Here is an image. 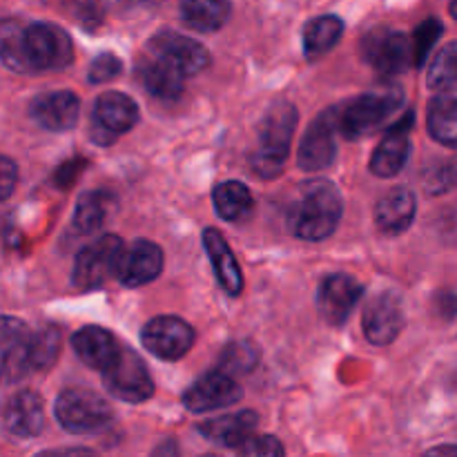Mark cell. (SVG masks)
Masks as SVG:
<instances>
[{
  "label": "cell",
  "mask_w": 457,
  "mask_h": 457,
  "mask_svg": "<svg viewBox=\"0 0 457 457\" xmlns=\"http://www.w3.org/2000/svg\"><path fill=\"white\" fill-rule=\"evenodd\" d=\"M344 201L337 187L326 179H308L295 190L288 205V228L297 239L321 241L337 228Z\"/></svg>",
  "instance_id": "obj_1"
},
{
  "label": "cell",
  "mask_w": 457,
  "mask_h": 457,
  "mask_svg": "<svg viewBox=\"0 0 457 457\" xmlns=\"http://www.w3.org/2000/svg\"><path fill=\"white\" fill-rule=\"evenodd\" d=\"M297 110L290 103H277L262 119L257 150L250 156V163L257 177L275 179L284 172L290 154L295 128H297Z\"/></svg>",
  "instance_id": "obj_2"
},
{
  "label": "cell",
  "mask_w": 457,
  "mask_h": 457,
  "mask_svg": "<svg viewBox=\"0 0 457 457\" xmlns=\"http://www.w3.org/2000/svg\"><path fill=\"white\" fill-rule=\"evenodd\" d=\"M402 107L404 92L397 85H379L339 110V132L351 141H360L384 128Z\"/></svg>",
  "instance_id": "obj_3"
},
{
  "label": "cell",
  "mask_w": 457,
  "mask_h": 457,
  "mask_svg": "<svg viewBox=\"0 0 457 457\" xmlns=\"http://www.w3.org/2000/svg\"><path fill=\"white\" fill-rule=\"evenodd\" d=\"M22 52L31 71L65 70L74 61V45L70 34L54 22H25Z\"/></svg>",
  "instance_id": "obj_4"
},
{
  "label": "cell",
  "mask_w": 457,
  "mask_h": 457,
  "mask_svg": "<svg viewBox=\"0 0 457 457\" xmlns=\"http://www.w3.org/2000/svg\"><path fill=\"white\" fill-rule=\"evenodd\" d=\"M56 420L65 431L85 436V433H96L112 422L110 404L87 388H67L58 395L54 406Z\"/></svg>",
  "instance_id": "obj_5"
},
{
  "label": "cell",
  "mask_w": 457,
  "mask_h": 457,
  "mask_svg": "<svg viewBox=\"0 0 457 457\" xmlns=\"http://www.w3.org/2000/svg\"><path fill=\"white\" fill-rule=\"evenodd\" d=\"M34 373V330L16 317H0V384Z\"/></svg>",
  "instance_id": "obj_6"
},
{
  "label": "cell",
  "mask_w": 457,
  "mask_h": 457,
  "mask_svg": "<svg viewBox=\"0 0 457 457\" xmlns=\"http://www.w3.org/2000/svg\"><path fill=\"white\" fill-rule=\"evenodd\" d=\"M103 382L112 395L128 404H141L154 395V382H152L145 361L125 346L120 348L114 364L103 373Z\"/></svg>",
  "instance_id": "obj_7"
},
{
  "label": "cell",
  "mask_w": 457,
  "mask_h": 457,
  "mask_svg": "<svg viewBox=\"0 0 457 457\" xmlns=\"http://www.w3.org/2000/svg\"><path fill=\"white\" fill-rule=\"evenodd\" d=\"M337 132H339V107H328L321 112L311 128L303 134L297 150L299 168L306 172H320L335 161L337 154Z\"/></svg>",
  "instance_id": "obj_8"
},
{
  "label": "cell",
  "mask_w": 457,
  "mask_h": 457,
  "mask_svg": "<svg viewBox=\"0 0 457 457\" xmlns=\"http://www.w3.org/2000/svg\"><path fill=\"white\" fill-rule=\"evenodd\" d=\"M361 54H364V61L384 76L402 74L413 62L409 36L404 31L388 29V27L369 31L361 40Z\"/></svg>",
  "instance_id": "obj_9"
},
{
  "label": "cell",
  "mask_w": 457,
  "mask_h": 457,
  "mask_svg": "<svg viewBox=\"0 0 457 457\" xmlns=\"http://www.w3.org/2000/svg\"><path fill=\"white\" fill-rule=\"evenodd\" d=\"M123 241L116 235H103L79 253L74 263V284L83 290L98 288L116 275Z\"/></svg>",
  "instance_id": "obj_10"
},
{
  "label": "cell",
  "mask_w": 457,
  "mask_h": 457,
  "mask_svg": "<svg viewBox=\"0 0 457 457\" xmlns=\"http://www.w3.org/2000/svg\"><path fill=\"white\" fill-rule=\"evenodd\" d=\"M147 56L165 62L174 71L186 76L199 74L210 62V54L199 40L190 36L177 34V31H161L147 43Z\"/></svg>",
  "instance_id": "obj_11"
},
{
  "label": "cell",
  "mask_w": 457,
  "mask_h": 457,
  "mask_svg": "<svg viewBox=\"0 0 457 457\" xmlns=\"http://www.w3.org/2000/svg\"><path fill=\"white\" fill-rule=\"evenodd\" d=\"M138 120V107L128 94L105 92L96 98L92 112L94 143L110 145L116 137L129 132Z\"/></svg>",
  "instance_id": "obj_12"
},
{
  "label": "cell",
  "mask_w": 457,
  "mask_h": 457,
  "mask_svg": "<svg viewBox=\"0 0 457 457\" xmlns=\"http://www.w3.org/2000/svg\"><path fill=\"white\" fill-rule=\"evenodd\" d=\"M141 342L145 351H150L159 360L177 361L195 344V330L181 317L161 315L147 321L141 333Z\"/></svg>",
  "instance_id": "obj_13"
},
{
  "label": "cell",
  "mask_w": 457,
  "mask_h": 457,
  "mask_svg": "<svg viewBox=\"0 0 457 457\" xmlns=\"http://www.w3.org/2000/svg\"><path fill=\"white\" fill-rule=\"evenodd\" d=\"M404 328V302L393 290H382L364 311V335L375 346H386L395 342L397 335Z\"/></svg>",
  "instance_id": "obj_14"
},
{
  "label": "cell",
  "mask_w": 457,
  "mask_h": 457,
  "mask_svg": "<svg viewBox=\"0 0 457 457\" xmlns=\"http://www.w3.org/2000/svg\"><path fill=\"white\" fill-rule=\"evenodd\" d=\"M244 391L237 384V379L228 378L221 370H210L201 375L186 393H183V404L192 413H208V411L226 409L237 404Z\"/></svg>",
  "instance_id": "obj_15"
},
{
  "label": "cell",
  "mask_w": 457,
  "mask_h": 457,
  "mask_svg": "<svg viewBox=\"0 0 457 457\" xmlns=\"http://www.w3.org/2000/svg\"><path fill=\"white\" fill-rule=\"evenodd\" d=\"M361 297H364V286L355 277L337 272V275L326 277L324 284L317 290V308L328 324L342 326Z\"/></svg>",
  "instance_id": "obj_16"
},
{
  "label": "cell",
  "mask_w": 457,
  "mask_h": 457,
  "mask_svg": "<svg viewBox=\"0 0 457 457\" xmlns=\"http://www.w3.org/2000/svg\"><path fill=\"white\" fill-rule=\"evenodd\" d=\"M161 270H163V250L154 241L138 239L129 248H123L114 277L128 288H138L154 281Z\"/></svg>",
  "instance_id": "obj_17"
},
{
  "label": "cell",
  "mask_w": 457,
  "mask_h": 457,
  "mask_svg": "<svg viewBox=\"0 0 457 457\" xmlns=\"http://www.w3.org/2000/svg\"><path fill=\"white\" fill-rule=\"evenodd\" d=\"M411 128H413V114H406V119H400L388 128L386 137L379 141V145L373 152V159H370V172L375 177L391 179L402 172V168L409 161Z\"/></svg>",
  "instance_id": "obj_18"
},
{
  "label": "cell",
  "mask_w": 457,
  "mask_h": 457,
  "mask_svg": "<svg viewBox=\"0 0 457 457\" xmlns=\"http://www.w3.org/2000/svg\"><path fill=\"white\" fill-rule=\"evenodd\" d=\"M80 101L71 92L40 94L29 103V116L49 132H65L79 123Z\"/></svg>",
  "instance_id": "obj_19"
},
{
  "label": "cell",
  "mask_w": 457,
  "mask_h": 457,
  "mask_svg": "<svg viewBox=\"0 0 457 457\" xmlns=\"http://www.w3.org/2000/svg\"><path fill=\"white\" fill-rule=\"evenodd\" d=\"M71 346H74L76 355H79L83 364H87L94 370H101V373H105L114 364L120 353V346L114 339V335L110 330L101 328V326H85V328H80L71 337Z\"/></svg>",
  "instance_id": "obj_20"
},
{
  "label": "cell",
  "mask_w": 457,
  "mask_h": 457,
  "mask_svg": "<svg viewBox=\"0 0 457 457\" xmlns=\"http://www.w3.org/2000/svg\"><path fill=\"white\" fill-rule=\"evenodd\" d=\"M3 424L12 436L36 437L45 427L43 400L34 391H21L7 402L3 411Z\"/></svg>",
  "instance_id": "obj_21"
},
{
  "label": "cell",
  "mask_w": 457,
  "mask_h": 457,
  "mask_svg": "<svg viewBox=\"0 0 457 457\" xmlns=\"http://www.w3.org/2000/svg\"><path fill=\"white\" fill-rule=\"evenodd\" d=\"M204 245L208 253L210 262L214 266V275H217L219 284L226 290L230 297H237L244 290V275L239 270L235 254H232L230 245L223 239L221 232L217 228H205L204 230Z\"/></svg>",
  "instance_id": "obj_22"
},
{
  "label": "cell",
  "mask_w": 457,
  "mask_h": 457,
  "mask_svg": "<svg viewBox=\"0 0 457 457\" xmlns=\"http://www.w3.org/2000/svg\"><path fill=\"white\" fill-rule=\"evenodd\" d=\"M415 210H418V201L413 192L406 187H395L386 196H382L375 208V223L384 235H402L413 223Z\"/></svg>",
  "instance_id": "obj_23"
},
{
  "label": "cell",
  "mask_w": 457,
  "mask_h": 457,
  "mask_svg": "<svg viewBox=\"0 0 457 457\" xmlns=\"http://www.w3.org/2000/svg\"><path fill=\"white\" fill-rule=\"evenodd\" d=\"M257 422L259 418L254 411H239V413L208 420L201 424L199 431L219 446H241L248 437H253Z\"/></svg>",
  "instance_id": "obj_24"
},
{
  "label": "cell",
  "mask_w": 457,
  "mask_h": 457,
  "mask_svg": "<svg viewBox=\"0 0 457 457\" xmlns=\"http://www.w3.org/2000/svg\"><path fill=\"white\" fill-rule=\"evenodd\" d=\"M138 76H141V83L145 85L147 92L161 101H177L186 89L183 87L186 79L179 71H174L172 67L156 61V58L147 56V54L138 61Z\"/></svg>",
  "instance_id": "obj_25"
},
{
  "label": "cell",
  "mask_w": 457,
  "mask_h": 457,
  "mask_svg": "<svg viewBox=\"0 0 457 457\" xmlns=\"http://www.w3.org/2000/svg\"><path fill=\"white\" fill-rule=\"evenodd\" d=\"M428 134L446 147L457 145V98L455 89L437 92L428 103Z\"/></svg>",
  "instance_id": "obj_26"
},
{
  "label": "cell",
  "mask_w": 457,
  "mask_h": 457,
  "mask_svg": "<svg viewBox=\"0 0 457 457\" xmlns=\"http://www.w3.org/2000/svg\"><path fill=\"white\" fill-rule=\"evenodd\" d=\"M181 16L196 31H217L230 18V0H181Z\"/></svg>",
  "instance_id": "obj_27"
},
{
  "label": "cell",
  "mask_w": 457,
  "mask_h": 457,
  "mask_svg": "<svg viewBox=\"0 0 457 457\" xmlns=\"http://www.w3.org/2000/svg\"><path fill=\"white\" fill-rule=\"evenodd\" d=\"M344 34V21L337 16H326L312 18L303 29V52H306L308 61L321 58L328 54L335 45L339 43Z\"/></svg>",
  "instance_id": "obj_28"
},
{
  "label": "cell",
  "mask_w": 457,
  "mask_h": 457,
  "mask_svg": "<svg viewBox=\"0 0 457 457\" xmlns=\"http://www.w3.org/2000/svg\"><path fill=\"white\" fill-rule=\"evenodd\" d=\"M112 210H114V196L110 192L92 190L85 192L79 199L74 210V226L80 232H96L110 219Z\"/></svg>",
  "instance_id": "obj_29"
},
{
  "label": "cell",
  "mask_w": 457,
  "mask_h": 457,
  "mask_svg": "<svg viewBox=\"0 0 457 457\" xmlns=\"http://www.w3.org/2000/svg\"><path fill=\"white\" fill-rule=\"evenodd\" d=\"M214 210L226 221H239L253 210V195L241 181H226L214 190Z\"/></svg>",
  "instance_id": "obj_30"
},
{
  "label": "cell",
  "mask_w": 457,
  "mask_h": 457,
  "mask_svg": "<svg viewBox=\"0 0 457 457\" xmlns=\"http://www.w3.org/2000/svg\"><path fill=\"white\" fill-rule=\"evenodd\" d=\"M22 29H25V22L18 18L0 21V62L18 74H29L25 52H22Z\"/></svg>",
  "instance_id": "obj_31"
},
{
  "label": "cell",
  "mask_w": 457,
  "mask_h": 457,
  "mask_svg": "<svg viewBox=\"0 0 457 457\" xmlns=\"http://www.w3.org/2000/svg\"><path fill=\"white\" fill-rule=\"evenodd\" d=\"M259 364V353L248 342H232L226 346L219 360V369L223 375L235 379V375H248Z\"/></svg>",
  "instance_id": "obj_32"
},
{
  "label": "cell",
  "mask_w": 457,
  "mask_h": 457,
  "mask_svg": "<svg viewBox=\"0 0 457 457\" xmlns=\"http://www.w3.org/2000/svg\"><path fill=\"white\" fill-rule=\"evenodd\" d=\"M457 80V45L449 43L440 49L436 61L428 70V87L436 92H449L455 89Z\"/></svg>",
  "instance_id": "obj_33"
},
{
  "label": "cell",
  "mask_w": 457,
  "mask_h": 457,
  "mask_svg": "<svg viewBox=\"0 0 457 457\" xmlns=\"http://www.w3.org/2000/svg\"><path fill=\"white\" fill-rule=\"evenodd\" d=\"M61 353V333L56 326H47L34 333V373L52 369Z\"/></svg>",
  "instance_id": "obj_34"
},
{
  "label": "cell",
  "mask_w": 457,
  "mask_h": 457,
  "mask_svg": "<svg viewBox=\"0 0 457 457\" xmlns=\"http://www.w3.org/2000/svg\"><path fill=\"white\" fill-rule=\"evenodd\" d=\"M442 36V22L436 18H428L415 31L413 40H411V49H413V62L415 65H422L427 61L428 52L433 49V45L437 43V38Z\"/></svg>",
  "instance_id": "obj_35"
},
{
  "label": "cell",
  "mask_w": 457,
  "mask_h": 457,
  "mask_svg": "<svg viewBox=\"0 0 457 457\" xmlns=\"http://www.w3.org/2000/svg\"><path fill=\"white\" fill-rule=\"evenodd\" d=\"M61 3L65 12L85 29H96L101 25L103 12L98 0H61Z\"/></svg>",
  "instance_id": "obj_36"
},
{
  "label": "cell",
  "mask_w": 457,
  "mask_h": 457,
  "mask_svg": "<svg viewBox=\"0 0 457 457\" xmlns=\"http://www.w3.org/2000/svg\"><path fill=\"white\" fill-rule=\"evenodd\" d=\"M120 71H123V62H120V58L116 56V54L105 52L101 54V56L94 58L92 65H89V80L98 85L110 83V80H114Z\"/></svg>",
  "instance_id": "obj_37"
},
{
  "label": "cell",
  "mask_w": 457,
  "mask_h": 457,
  "mask_svg": "<svg viewBox=\"0 0 457 457\" xmlns=\"http://www.w3.org/2000/svg\"><path fill=\"white\" fill-rule=\"evenodd\" d=\"M239 457H284V445L272 436H253L241 445Z\"/></svg>",
  "instance_id": "obj_38"
},
{
  "label": "cell",
  "mask_w": 457,
  "mask_h": 457,
  "mask_svg": "<svg viewBox=\"0 0 457 457\" xmlns=\"http://www.w3.org/2000/svg\"><path fill=\"white\" fill-rule=\"evenodd\" d=\"M424 186H427V190L433 192V195H442V192L449 190V187L453 186V165L451 163L433 165V168L427 172Z\"/></svg>",
  "instance_id": "obj_39"
},
{
  "label": "cell",
  "mask_w": 457,
  "mask_h": 457,
  "mask_svg": "<svg viewBox=\"0 0 457 457\" xmlns=\"http://www.w3.org/2000/svg\"><path fill=\"white\" fill-rule=\"evenodd\" d=\"M18 183V168L9 156L0 154V201L9 199L16 190Z\"/></svg>",
  "instance_id": "obj_40"
},
{
  "label": "cell",
  "mask_w": 457,
  "mask_h": 457,
  "mask_svg": "<svg viewBox=\"0 0 457 457\" xmlns=\"http://www.w3.org/2000/svg\"><path fill=\"white\" fill-rule=\"evenodd\" d=\"M150 457H181V453H179L177 442L165 440V442H161L154 451H152Z\"/></svg>",
  "instance_id": "obj_41"
},
{
  "label": "cell",
  "mask_w": 457,
  "mask_h": 457,
  "mask_svg": "<svg viewBox=\"0 0 457 457\" xmlns=\"http://www.w3.org/2000/svg\"><path fill=\"white\" fill-rule=\"evenodd\" d=\"M422 457H457V449L453 445H445V446H437V449L427 451Z\"/></svg>",
  "instance_id": "obj_42"
},
{
  "label": "cell",
  "mask_w": 457,
  "mask_h": 457,
  "mask_svg": "<svg viewBox=\"0 0 457 457\" xmlns=\"http://www.w3.org/2000/svg\"><path fill=\"white\" fill-rule=\"evenodd\" d=\"M52 457H98V455L89 449H70V451H61V453H52Z\"/></svg>",
  "instance_id": "obj_43"
},
{
  "label": "cell",
  "mask_w": 457,
  "mask_h": 457,
  "mask_svg": "<svg viewBox=\"0 0 457 457\" xmlns=\"http://www.w3.org/2000/svg\"><path fill=\"white\" fill-rule=\"evenodd\" d=\"M36 457H52V453H40V455H36Z\"/></svg>",
  "instance_id": "obj_44"
},
{
  "label": "cell",
  "mask_w": 457,
  "mask_h": 457,
  "mask_svg": "<svg viewBox=\"0 0 457 457\" xmlns=\"http://www.w3.org/2000/svg\"><path fill=\"white\" fill-rule=\"evenodd\" d=\"M120 3H138V0H120Z\"/></svg>",
  "instance_id": "obj_45"
},
{
  "label": "cell",
  "mask_w": 457,
  "mask_h": 457,
  "mask_svg": "<svg viewBox=\"0 0 457 457\" xmlns=\"http://www.w3.org/2000/svg\"><path fill=\"white\" fill-rule=\"evenodd\" d=\"M204 457H217V455H204Z\"/></svg>",
  "instance_id": "obj_46"
}]
</instances>
